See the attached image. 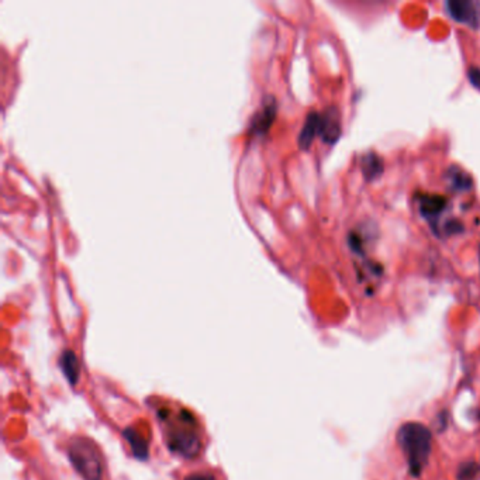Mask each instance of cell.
I'll return each instance as SVG.
<instances>
[{
    "label": "cell",
    "instance_id": "3957f363",
    "mask_svg": "<svg viewBox=\"0 0 480 480\" xmlns=\"http://www.w3.org/2000/svg\"><path fill=\"white\" fill-rule=\"evenodd\" d=\"M168 448L177 455L184 458H193L199 454L202 444L199 435L192 430V425L188 428H177L169 434Z\"/></svg>",
    "mask_w": 480,
    "mask_h": 480
},
{
    "label": "cell",
    "instance_id": "7c38bea8",
    "mask_svg": "<svg viewBox=\"0 0 480 480\" xmlns=\"http://www.w3.org/2000/svg\"><path fill=\"white\" fill-rule=\"evenodd\" d=\"M421 214L428 218V220H434L436 218L442 211H444L445 206H447V200L441 196H424L421 199Z\"/></svg>",
    "mask_w": 480,
    "mask_h": 480
},
{
    "label": "cell",
    "instance_id": "2e32d148",
    "mask_svg": "<svg viewBox=\"0 0 480 480\" xmlns=\"http://www.w3.org/2000/svg\"><path fill=\"white\" fill-rule=\"evenodd\" d=\"M479 262H480V247H479Z\"/></svg>",
    "mask_w": 480,
    "mask_h": 480
},
{
    "label": "cell",
    "instance_id": "5bb4252c",
    "mask_svg": "<svg viewBox=\"0 0 480 480\" xmlns=\"http://www.w3.org/2000/svg\"><path fill=\"white\" fill-rule=\"evenodd\" d=\"M468 77H469V81L473 86L476 88H480V69L477 68H470L468 70Z\"/></svg>",
    "mask_w": 480,
    "mask_h": 480
},
{
    "label": "cell",
    "instance_id": "5b68a950",
    "mask_svg": "<svg viewBox=\"0 0 480 480\" xmlns=\"http://www.w3.org/2000/svg\"><path fill=\"white\" fill-rule=\"evenodd\" d=\"M448 15L461 24H468L473 28L480 26V5L476 2H462L454 0L447 3Z\"/></svg>",
    "mask_w": 480,
    "mask_h": 480
},
{
    "label": "cell",
    "instance_id": "9c48e42d",
    "mask_svg": "<svg viewBox=\"0 0 480 480\" xmlns=\"http://www.w3.org/2000/svg\"><path fill=\"white\" fill-rule=\"evenodd\" d=\"M320 131V113L317 112H311L307 115L306 122L302 127V131L299 134V146L302 150H309L310 145L313 142V140L316 138V135H318Z\"/></svg>",
    "mask_w": 480,
    "mask_h": 480
},
{
    "label": "cell",
    "instance_id": "7a4b0ae2",
    "mask_svg": "<svg viewBox=\"0 0 480 480\" xmlns=\"http://www.w3.org/2000/svg\"><path fill=\"white\" fill-rule=\"evenodd\" d=\"M68 457L84 480H102L103 458L93 441L85 436L72 439L68 447Z\"/></svg>",
    "mask_w": 480,
    "mask_h": 480
},
{
    "label": "cell",
    "instance_id": "52a82bcc",
    "mask_svg": "<svg viewBox=\"0 0 480 480\" xmlns=\"http://www.w3.org/2000/svg\"><path fill=\"white\" fill-rule=\"evenodd\" d=\"M445 180L454 192L465 193L473 188V180L468 172L459 166H451L445 172Z\"/></svg>",
    "mask_w": 480,
    "mask_h": 480
},
{
    "label": "cell",
    "instance_id": "6da1fadb",
    "mask_svg": "<svg viewBox=\"0 0 480 480\" xmlns=\"http://www.w3.org/2000/svg\"><path fill=\"white\" fill-rule=\"evenodd\" d=\"M397 442L410 473L419 477L427 466L432 452L431 431L421 423H404L397 431Z\"/></svg>",
    "mask_w": 480,
    "mask_h": 480
},
{
    "label": "cell",
    "instance_id": "4fadbf2b",
    "mask_svg": "<svg viewBox=\"0 0 480 480\" xmlns=\"http://www.w3.org/2000/svg\"><path fill=\"white\" fill-rule=\"evenodd\" d=\"M457 479L458 480H480V465L473 461L462 463L458 469Z\"/></svg>",
    "mask_w": 480,
    "mask_h": 480
},
{
    "label": "cell",
    "instance_id": "8fae6325",
    "mask_svg": "<svg viewBox=\"0 0 480 480\" xmlns=\"http://www.w3.org/2000/svg\"><path fill=\"white\" fill-rule=\"evenodd\" d=\"M361 169H362L365 179L367 182H372V180L381 177V175L383 173V169H385V164H383V160L381 158V155H378L374 151H369L363 155V158L361 161Z\"/></svg>",
    "mask_w": 480,
    "mask_h": 480
},
{
    "label": "cell",
    "instance_id": "8992f818",
    "mask_svg": "<svg viewBox=\"0 0 480 480\" xmlns=\"http://www.w3.org/2000/svg\"><path fill=\"white\" fill-rule=\"evenodd\" d=\"M276 116V102L273 97L265 100L261 108L258 110L255 116L251 119L249 133L251 134H264L269 130Z\"/></svg>",
    "mask_w": 480,
    "mask_h": 480
},
{
    "label": "cell",
    "instance_id": "9a60e30c",
    "mask_svg": "<svg viewBox=\"0 0 480 480\" xmlns=\"http://www.w3.org/2000/svg\"><path fill=\"white\" fill-rule=\"evenodd\" d=\"M184 480H215V479H214V476L210 474V473H202V472H199V473H192V474H189Z\"/></svg>",
    "mask_w": 480,
    "mask_h": 480
},
{
    "label": "cell",
    "instance_id": "ba28073f",
    "mask_svg": "<svg viewBox=\"0 0 480 480\" xmlns=\"http://www.w3.org/2000/svg\"><path fill=\"white\" fill-rule=\"evenodd\" d=\"M59 366L61 371L64 374V376L66 378V381L70 385H77L79 381V375H81V366H79V361L75 355V352L72 351H64L61 358H59Z\"/></svg>",
    "mask_w": 480,
    "mask_h": 480
},
{
    "label": "cell",
    "instance_id": "277c9868",
    "mask_svg": "<svg viewBox=\"0 0 480 480\" xmlns=\"http://www.w3.org/2000/svg\"><path fill=\"white\" fill-rule=\"evenodd\" d=\"M341 116L337 107H328L320 113V131L318 135L325 144H336L341 137Z\"/></svg>",
    "mask_w": 480,
    "mask_h": 480
},
{
    "label": "cell",
    "instance_id": "30bf717a",
    "mask_svg": "<svg viewBox=\"0 0 480 480\" xmlns=\"http://www.w3.org/2000/svg\"><path fill=\"white\" fill-rule=\"evenodd\" d=\"M123 435L127 439V442L131 447V451L137 459H140V461L148 459V457H150L148 442H146V439L135 428H133V427L126 428Z\"/></svg>",
    "mask_w": 480,
    "mask_h": 480
}]
</instances>
